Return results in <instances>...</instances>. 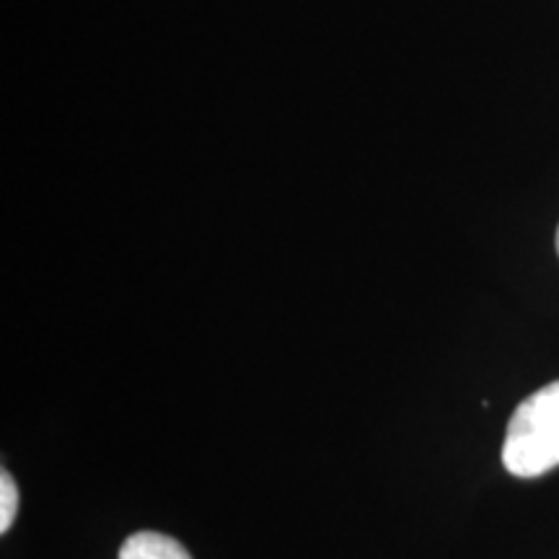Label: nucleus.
Listing matches in <instances>:
<instances>
[{"label": "nucleus", "mask_w": 559, "mask_h": 559, "mask_svg": "<svg viewBox=\"0 0 559 559\" xmlns=\"http://www.w3.org/2000/svg\"><path fill=\"white\" fill-rule=\"evenodd\" d=\"M502 466L531 479L559 466V381L523 400L510 417L502 443Z\"/></svg>", "instance_id": "nucleus-1"}, {"label": "nucleus", "mask_w": 559, "mask_h": 559, "mask_svg": "<svg viewBox=\"0 0 559 559\" xmlns=\"http://www.w3.org/2000/svg\"><path fill=\"white\" fill-rule=\"evenodd\" d=\"M120 559H192L190 551L171 536L156 531H140L122 544Z\"/></svg>", "instance_id": "nucleus-2"}, {"label": "nucleus", "mask_w": 559, "mask_h": 559, "mask_svg": "<svg viewBox=\"0 0 559 559\" xmlns=\"http://www.w3.org/2000/svg\"><path fill=\"white\" fill-rule=\"evenodd\" d=\"M19 510V489L13 485L11 474L3 472L0 474V531H9L13 519H16Z\"/></svg>", "instance_id": "nucleus-3"}, {"label": "nucleus", "mask_w": 559, "mask_h": 559, "mask_svg": "<svg viewBox=\"0 0 559 559\" xmlns=\"http://www.w3.org/2000/svg\"><path fill=\"white\" fill-rule=\"evenodd\" d=\"M557 254H559V228H557Z\"/></svg>", "instance_id": "nucleus-4"}]
</instances>
